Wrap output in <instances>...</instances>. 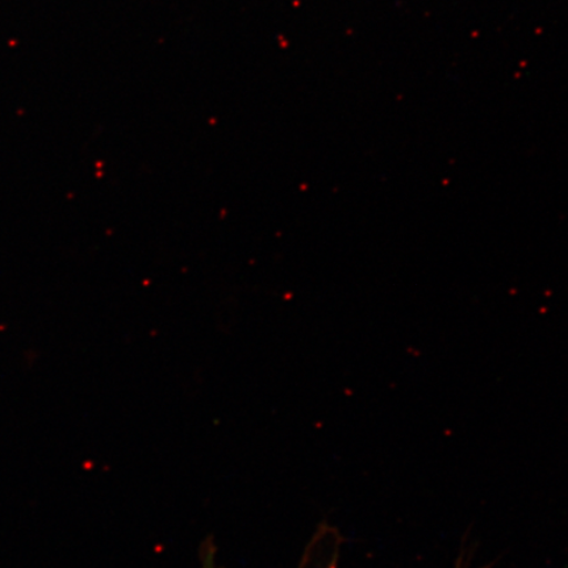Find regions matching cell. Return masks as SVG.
<instances>
[{
	"label": "cell",
	"mask_w": 568,
	"mask_h": 568,
	"mask_svg": "<svg viewBox=\"0 0 568 568\" xmlns=\"http://www.w3.org/2000/svg\"><path fill=\"white\" fill-rule=\"evenodd\" d=\"M203 568H219L215 558L212 556V549H207V554L203 556Z\"/></svg>",
	"instance_id": "cell-1"
}]
</instances>
